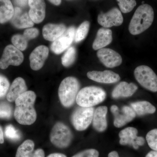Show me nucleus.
I'll return each mask as SVG.
<instances>
[{"mask_svg": "<svg viewBox=\"0 0 157 157\" xmlns=\"http://www.w3.org/2000/svg\"><path fill=\"white\" fill-rule=\"evenodd\" d=\"M5 135L6 137L12 140H19L21 137L18 131L11 125H9L6 127Z\"/></svg>", "mask_w": 157, "mask_h": 157, "instance_id": "nucleus-32", "label": "nucleus"}, {"mask_svg": "<svg viewBox=\"0 0 157 157\" xmlns=\"http://www.w3.org/2000/svg\"><path fill=\"white\" fill-rule=\"evenodd\" d=\"M97 56L100 61L108 68H114L120 66L122 59L119 54L113 49L102 48L98 50Z\"/></svg>", "mask_w": 157, "mask_h": 157, "instance_id": "nucleus-13", "label": "nucleus"}, {"mask_svg": "<svg viewBox=\"0 0 157 157\" xmlns=\"http://www.w3.org/2000/svg\"><path fill=\"white\" fill-rule=\"evenodd\" d=\"M48 54L49 49L45 45H39L35 48L29 57L32 70L37 71L41 69L48 57Z\"/></svg>", "mask_w": 157, "mask_h": 157, "instance_id": "nucleus-14", "label": "nucleus"}, {"mask_svg": "<svg viewBox=\"0 0 157 157\" xmlns=\"http://www.w3.org/2000/svg\"><path fill=\"white\" fill-rule=\"evenodd\" d=\"M24 55L20 50L13 45H9L4 49L0 59V68L7 69L10 65L18 66L22 63Z\"/></svg>", "mask_w": 157, "mask_h": 157, "instance_id": "nucleus-8", "label": "nucleus"}, {"mask_svg": "<svg viewBox=\"0 0 157 157\" xmlns=\"http://www.w3.org/2000/svg\"><path fill=\"white\" fill-rule=\"evenodd\" d=\"M11 21L15 27L20 29L32 27L34 24L29 13L23 11L19 7L14 9V15Z\"/></svg>", "mask_w": 157, "mask_h": 157, "instance_id": "nucleus-17", "label": "nucleus"}, {"mask_svg": "<svg viewBox=\"0 0 157 157\" xmlns=\"http://www.w3.org/2000/svg\"><path fill=\"white\" fill-rule=\"evenodd\" d=\"M90 26V24L88 21H85L79 26L76 31L74 38L75 42H81L86 37L89 31Z\"/></svg>", "mask_w": 157, "mask_h": 157, "instance_id": "nucleus-26", "label": "nucleus"}, {"mask_svg": "<svg viewBox=\"0 0 157 157\" xmlns=\"http://www.w3.org/2000/svg\"><path fill=\"white\" fill-rule=\"evenodd\" d=\"M47 157H67L65 155L61 153H53L49 155Z\"/></svg>", "mask_w": 157, "mask_h": 157, "instance_id": "nucleus-39", "label": "nucleus"}, {"mask_svg": "<svg viewBox=\"0 0 157 157\" xmlns=\"http://www.w3.org/2000/svg\"><path fill=\"white\" fill-rule=\"evenodd\" d=\"M87 76L94 81L107 84L115 83L120 79V76L118 74L110 70L90 71L88 72Z\"/></svg>", "mask_w": 157, "mask_h": 157, "instance_id": "nucleus-16", "label": "nucleus"}, {"mask_svg": "<svg viewBox=\"0 0 157 157\" xmlns=\"http://www.w3.org/2000/svg\"><path fill=\"white\" fill-rule=\"evenodd\" d=\"M14 14V9L10 0H0V23L11 20Z\"/></svg>", "mask_w": 157, "mask_h": 157, "instance_id": "nucleus-23", "label": "nucleus"}, {"mask_svg": "<svg viewBox=\"0 0 157 157\" xmlns=\"http://www.w3.org/2000/svg\"><path fill=\"white\" fill-rule=\"evenodd\" d=\"M107 112V107L106 106L98 107L94 112L93 125L98 132H104L107 129V123L106 116Z\"/></svg>", "mask_w": 157, "mask_h": 157, "instance_id": "nucleus-19", "label": "nucleus"}, {"mask_svg": "<svg viewBox=\"0 0 157 157\" xmlns=\"http://www.w3.org/2000/svg\"><path fill=\"white\" fill-rule=\"evenodd\" d=\"M121 11L124 13L131 12L137 5L135 0H117Z\"/></svg>", "mask_w": 157, "mask_h": 157, "instance_id": "nucleus-29", "label": "nucleus"}, {"mask_svg": "<svg viewBox=\"0 0 157 157\" xmlns=\"http://www.w3.org/2000/svg\"><path fill=\"white\" fill-rule=\"evenodd\" d=\"M146 138L150 147L153 150L157 151V129L150 131L147 135Z\"/></svg>", "mask_w": 157, "mask_h": 157, "instance_id": "nucleus-30", "label": "nucleus"}, {"mask_svg": "<svg viewBox=\"0 0 157 157\" xmlns=\"http://www.w3.org/2000/svg\"><path fill=\"white\" fill-rule=\"evenodd\" d=\"M106 97V93L104 90L90 86L83 88L78 92L76 101L80 107H90L102 103Z\"/></svg>", "mask_w": 157, "mask_h": 157, "instance_id": "nucleus-3", "label": "nucleus"}, {"mask_svg": "<svg viewBox=\"0 0 157 157\" xmlns=\"http://www.w3.org/2000/svg\"><path fill=\"white\" fill-rule=\"evenodd\" d=\"M79 88V82L75 77H67L62 81L58 94L60 101L64 107H70L74 104Z\"/></svg>", "mask_w": 157, "mask_h": 157, "instance_id": "nucleus-4", "label": "nucleus"}, {"mask_svg": "<svg viewBox=\"0 0 157 157\" xmlns=\"http://www.w3.org/2000/svg\"><path fill=\"white\" fill-rule=\"evenodd\" d=\"M36 94L33 91H27L15 100L14 117L20 124L30 125L36 121L37 113L34 107Z\"/></svg>", "mask_w": 157, "mask_h": 157, "instance_id": "nucleus-1", "label": "nucleus"}, {"mask_svg": "<svg viewBox=\"0 0 157 157\" xmlns=\"http://www.w3.org/2000/svg\"><path fill=\"white\" fill-rule=\"evenodd\" d=\"M137 89V86L134 83L121 82L113 90L112 96L114 98H128L133 95Z\"/></svg>", "mask_w": 157, "mask_h": 157, "instance_id": "nucleus-22", "label": "nucleus"}, {"mask_svg": "<svg viewBox=\"0 0 157 157\" xmlns=\"http://www.w3.org/2000/svg\"><path fill=\"white\" fill-rule=\"evenodd\" d=\"M15 4L20 7H24L28 4L29 0H14Z\"/></svg>", "mask_w": 157, "mask_h": 157, "instance_id": "nucleus-37", "label": "nucleus"}, {"mask_svg": "<svg viewBox=\"0 0 157 157\" xmlns=\"http://www.w3.org/2000/svg\"><path fill=\"white\" fill-rule=\"evenodd\" d=\"M9 82L5 76L0 75V98L6 94L9 87Z\"/></svg>", "mask_w": 157, "mask_h": 157, "instance_id": "nucleus-33", "label": "nucleus"}, {"mask_svg": "<svg viewBox=\"0 0 157 157\" xmlns=\"http://www.w3.org/2000/svg\"><path fill=\"white\" fill-rule=\"evenodd\" d=\"M4 142V135L2 127L0 126V143L3 144Z\"/></svg>", "mask_w": 157, "mask_h": 157, "instance_id": "nucleus-40", "label": "nucleus"}, {"mask_svg": "<svg viewBox=\"0 0 157 157\" xmlns=\"http://www.w3.org/2000/svg\"><path fill=\"white\" fill-rule=\"evenodd\" d=\"M27 90L25 81L21 77L15 78L12 82L7 95V100L9 102L15 101L18 97Z\"/></svg>", "mask_w": 157, "mask_h": 157, "instance_id": "nucleus-20", "label": "nucleus"}, {"mask_svg": "<svg viewBox=\"0 0 157 157\" xmlns=\"http://www.w3.org/2000/svg\"><path fill=\"white\" fill-rule=\"evenodd\" d=\"M48 1L55 6H59L61 3V0H48Z\"/></svg>", "mask_w": 157, "mask_h": 157, "instance_id": "nucleus-42", "label": "nucleus"}, {"mask_svg": "<svg viewBox=\"0 0 157 157\" xmlns=\"http://www.w3.org/2000/svg\"><path fill=\"white\" fill-rule=\"evenodd\" d=\"M28 40L23 35H15L11 38V42L14 46L20 51H24L27 47Z\"/></svg>", "mask_w": 157, "mask_h": 157, "instance_id": "nucleus-28", "label": "nucleus"}, {"mask_svg": "<svg viewBox=\"0 0 157 157\" xmlns=\"http://www.w3.org/2000/svg\"><path fill=\"white\" fill-rule=\"evenodd\" d=\"M76 33L75 27H70L61 36L53 41L51 46V50L56 54L62 53L70 47L73 42Z\"/></svg>", "mask_w": 157, "mask_h": 157, "instance_id": "nucleus-10", "label": "nucleus"}, {"mask_svg": "<svg viewBox=\"0 0 157 157\" xmlns=\"http://www.w3.org/2000/svg\"><path fill=\"white\" fill-rule=\"evenodd\" d=\"M50 138L55 146L59 148H66L71 143L73 135L67 126L63 123L58 122L52 130Z\"/></svg>", "mask_w": 157, "mask_h": 157, "instance_id": "nucleus-5", "label": "nucleus"}, {"mask_svg": "<svg viewBox=\"0 0 157 157\" xmlns=\"http://www.w3.org/2000/svg\"><path fill=\"white\" fill-rule=\"evenodd\" d=\"M12 115V108L10 104L6 102L0 103V118L9 119Z\"/></svg>", "mask_w": 157, "mask_h": 157, "instance_id": "nucleus-31", "label": "nucleus"}, {"mask_svg": "<svg viewBox=\"0 0 157 157\" xmlns=\"http://www.w3.org/2000/svg\"><path fill=\"white\" fill-rule=\"evenodd\" d=\"M136 80L144 88L153 92H157V76L148 66H138L134 71Z\"/></svg>", "mask_w": 157, "mask_h": 157, "instance_id": "nucleus-6", "label": "nucleus"}, {"mask_svg": "<svg viewBox=\"0 0 157 157\" xmlns=\"http://www.w3.org/2000/svg\"><path fill=\"white\" fill-rule=\"evenodd\" d=\"M111 112L114 116V125L117 128H121L132 121L136 117V114L132 107L124 106L121 109L122 113H120L117 106L113 105L110 108Z\"/></svg>", "mask_w": 157, "mask_h": 157, "instance_id": "nucleus-12", "label": "nucleus"}, {"mask_svg": "<svg viewBox=\"0 0 157 157\" xmlns=\"http://www.w3.org/2000/svg\"><path fill=\"white\" fill-rule=\"evenodd\" d=\"M30 157H45V153L42 149H38L33 151Z\"/></svg>", "mask_w": 157, "mask_h": 157, "instance_id": "nucleus-36", "label": "nucleus"}, {"mask_svg": "<svg viewBox=\"0 0 157 157\" xmlns=\"http://www.w3.org/2000/svg\"><path fill=\"white\" fill-rule=\"evenodd\" d=\"M131 106L136 114L138 116L152 114L156 111L155 106L146 101H138L132 103Z\"/></svg>", "mask_w": 157, "mask_h": 157, "instance_id": "nucleus-24", "label": "nucleus"}, {"mask_svg": "<svg viewBox=\"0 0 157 157\" xmlns=\"http://www.w3.org/2000/svg\"><path fill=\"white\" fill-rule=\"evenodd\" d=\"M108 157H120L116 151H113L109 153L108 155Z\"/></svg>", "mask_w": 157, "mask_h": 157, "instance_id": "nucleus-41", "label": "nucleus"}, {"mask_svg": "<svg viewBox=\"0 0 157 157\" xmlns=\"http://www.w3.org/2000/svg\"><path fill=\"white\" fill-rule=\"evenodd\" d=\"M99 152L97 150L90 149L80 152L72 157H99Z\"/></svg>", "mask_w": 157, "mask_h": 157, "instance_id": "nucleus-34", "label": "nucleus"}, {"mask_svg": "<svg viewBox=\"0 0 157 157\" xmlns=\"http://www.w3.org/2000/svg\"><path fill=\"white\" fill-rule=\"evenodd\" d=\"M66 30V26L63 24H48L43 27L42 35L44 39L52 42L61 36Z\"/></svg>", "mask_w": 157, "mask_h": 157, "instance_id": "nucleus-18", "label": "nucleus"}, {"mask_svg": "<svg viewBox=\"0 0 157 157\" xmlns=\"http://www.w3.org/2000/svg\"><path fill=\"white\" fill-rule=\"evenodd\" d=\"M94 109L93 107H78L71 116L72 124L78 131L87 129L92 122Z\"/></svg>", "mask_w": 157, "mask_h": 157, "instance_id": "nucleus-7", "label": "nucleus"}, {"mask_svg": "<svg viewBox=\"0 0 157 157\" xmlns=\"http://www.w3.org/2000/svg\"><path fill=\"white\" fill-rule=\"evenodd\" d=\"M34 147L33 140H25L17 148L15 157H30L33 152Z\"/></svg>", "mask_w": 157, "mask_h": 157, "instance_id": "nucleus-25", "label": "nucleus"}, {"mask_svg": "<svg viewBox=\"0 0 157 157\" xmlns=\"http://www.w3.org/2000/svg\"><path fill=\"white\" fill-rule=\"evenodd\" d=\"M123 20L121 12L116 8L106 13H100L98 17V23L104 28L119 26L123 23Z\"/></svg>", "mask_w": 157, "mask_h": 157, "instance_id": "nucleus-11", "label": "nucleus"}, {"mask_svg": "<svg viewBox=\"0 0 157 157\" xmlns=\"http://www.w3.org/2000/svg\"><path fill=\"white\" fill-rule=\"evenodd\" d=\"M154 19V12L151 6L143 4L135 11L129 25V31L133 35L142 33L151 26Z\"/></svg>", "mask_w": 157, "mask_h": 157, "instance_id": "nucleus-2", "label": "nucleus"}, {"mask_svg": "<svg viewBox=\"0 0 157 157\" xmlns=\"http://www.w3.org/2000/svg\"><path fill=\"white\" fill-rule=\"evenodd\" d=\"M39 34V30L36 28H29L24 32L23 36L29 41L36 38Z\"/></svg>", "mask_w": 157, "mask_h": 157, "instance_id": "nucleus-35", "label": "nucleus"}, {"mask_svg": "<svg viewBox=\"0 0 157 157\" xmlns=\"http://www.w3.org/2000/svg\"><path fill=\"white\" fill-rule=\"evenodd\" d=\"M137 129L133 127H128L121 131L119 134L120 138V143L123 145H130L135 149L139 146H142L145 143L144 138L137 136Z\"/></svg>", "mask_w": 157, "mask_h": 157, "instance_id": "nucleus-9", "label": "nucleus"}, {"mask_svg": "<svg viewBox=\"0 0 157 157\" xmlns=\"http://www.w3.org/2000/svg\"><path fill=\"white\" fill-rule=\"evenodd\" d=\"M76 48L71 47L68 48L62 58V63L65 67H69L73 64L76 58Z\"/></svg>", "mask_w": 157, "mask_h": 157, "instance_id": "nucleus-27", "label": "nucleus"}, {"mask_svg": "<svg viewBox=\"0 0 157 157\" xmlns=\"http://www.w3.org/2000/svg\"><path fill=\"white\" fill-rule=\"evenodd\" d=\"M30 7L29 14L35 23L42 22L45 16V4L44 0H29Z\"/></svg>", "mask_w": 157, "mask_h": 157, "instance_id": "nucleus-15", "label": "nucleus"}, {"mask_svg": "<svg viewBox=\"0 0 157 157\" xmlns=\"http://www.w3.org/2000/svg\"><path fill=\"white\" fill-rule=\"evenodd\" d=\"M145 157H157V151H152L149 152Z\"/></svg>", "mask_w": 157, "mask_h": 157, "instance_id": "nucleus-38", "label": "nucleus"}, {"mask_svg": "<svg viewBox=\"0 0 157 157\" xmlns=\"http://www.w3.org/2000/svg\"><path fill=\"white\" fill-rule=\"evenodd\" d=\"M112 41V32L111 30L105 28L99 29L93 42V49L97 50L104 48L109 45Z\"/></svg>", "mask_w": 157, "mask_h": 157, "instance_id": "nucleus-21", "label": "nucleus"}]
</instances>
